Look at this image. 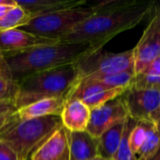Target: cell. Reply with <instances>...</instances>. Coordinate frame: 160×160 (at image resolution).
<instances>
[{
  "label": "cell",
  "instance_id": "cell-29",
  "mask_svg": "<svg viewBox=\"0 0 160 160\" xmlns=\"http://www.w3.org/2000/svg\"><path fill=\"white\" fill-rule=\"evenodd\" d=\"M0 70L9 72L8 68V65H7L6 60H5V57H4V55L2 54L1 52H0Z\"/></svg>",
  "mask_w": 160,
  "mask_h": 160
},
{
  "label": "cell",
  "instance_id": "cell-11",
  "mask_svg": "<svg viewBox=\"0 0 160 160\" xmlns=\"http://www.w3.org/2000/svg\"><path fill=\"white\" fill-rule=\"evenodd\" d=\"M59 42L57 39L40 37L21 28L0 33V52L4 57L26 52L28 50Z\"/></svg>",
  "mask_w": 160,
  "mask_h": 160
},
{
  "label": "cell",
  "instance_id": "cell-35",
  "mask_svg": "<svg viewBox=\"0 0 160 160\" xmlns=\"http://www.w3.org/2000/svg\"><path fill=\"white\" fill-rule=\"evenodd\" d=\"M1 71H3V70H1ZM6 72H7V71H6Z\"/></svg>",
  "mask_w": 160,
  "mask_h": 160
},
{
  "label": "cell",
  "instance_id": "cell-5",
  "mask_svg": "<svg viewBox=\"0 0 160 160\" xmlns=\"http://www.w3.org/2000/svg\"><path fill=\"white\" fill-rule=\"evenodd\" d=\"M97 12L94 6H80L33 18L21 29L32 34L59 39Z\"/></svg>",
  "mask_w": 160,
  "mask_h": 160
},
{
  "label": "cell",
  "instance_id": "cell-3",
  "mask_svg": "<svg viewBox=\"0 0 160 160\" xmlns=\"http://www.w3.org/2000/svg\"><path fill=\"white\" fill-rule=\"evenodd\" d=\"M79 80L80 74L76 63L29 75L18 82L19 90L15 98L16 106L19 109L50 98H63L66 100Z\"/></svg>",
  "mask_w": 160,
  "mask_h": 160
},
{
  "label": "cell",
  "instance_id": "cell-23",
  "mask_svg": "<svg viewBox=\"0 0 160 160\" xmlns=\"http://www.w3.org/2000/svg\"><path fill=\"white\" fill-rule=\"evenodd\" d=\"M18 82L13 81L10 73L0 70V100L14 99L18 94Z\"/></svg>",
  "mask_w": 160,
  "mask_h": 160
},
{
  "label": "cell",
  "instance_id": "cell-24",
  "mask_svg": "<svg viewBox=\"0 0 160 160\" xmlns=\"http://www.w3.org/2000/svg\"><path fill=\"white\" fill-rule=\"evenodd\" d=\"M131 86L137 89H149L160 91V76L143 73L136 75Z\"/></svg>",
  "mask_w": 160,
  "mask_h": 160
},
{
  "label": "cell",
  "instance_id": "cell-20",
  "mask_svg": "<svg viewBox=\"0 0 160 160\" xmlns=\"http://www.w3.org/2000/svg\"><path fill=\"white\" fill-rule=\"evenodd\" d=\"M138 121L128 117L125 123V128L123 132V136L118 147L116 154L114 155L112 160H138L137 157L133 154L129 144V137L132 129L136 126Z\"/></svg>",
  "mask_w": 160,
  "mask_h": 160
},
{
  "label": "cell",
  "instance_id": "cell-25",
  "mask_svg": "<svg viewBox=\"0 0 160 160\" xmlns=\"http://www.w3.org/2000/svg\"><path fill=\"white\" fill-rule=\"evenodd\" d=\"M18 108L14 99L0 100V129L6 125L8 119L13 116Z\"/></svg>",
  "mask_w": 160,
  "mask_h": 160
},
{
  "label": "cell",
  "instance_id": "cell-15",
  "mask_svg": "<svg viewBox=\"0 0 160 160\" xmlns=\"http://www.w3.org/2000/svg\"><path fill=\"white\" fill-rule=\"evenodd\" d=\"M65 106V98H50L38 100L19 108L15 115L21 120H29L45 116H60Z\"/></svg>",
  "mask_w": 160,
  "mask_h": 160
},
{
  "label": "cell",
  "instance_id": "cell-10",
  "mask_svg": "<svg viewBox=\"0 0 160 160\" xmlns=\"http://www.w3.org/2000/svg\"><path fill=\"white\" fill-rule=\"evenodd\" d=\"M128 117L136 121H145L160 107V91L137 89L130 86L123 95Z\"/></svg>",
  "mask_w": 160,
  "mask_h": 160
},
{
  "label": "cell",
  "instance_id": "cell-4",
  "mask_svg": "<svg viewBox=\"0 0 160 160\" xmlns=\"http://www.w3.org/2000/svg\"><path fill=\"white\" fill-rule=\"evenodd\" d=\"M62 127L60 116L21 120L14 114L0 129V140L15 151L19 160H29L34 152Z\"/></svg>",
  "mask_w": 160,
  "mask_h": 160
},
{
  "label": "cell",
  "instance_id": "cell-27",
  "mask_svg": "<svg viewBox=\"0 0 160 160\" xmlns=\"http://www.w3.org/2000/svg\"><path fill=\"white\" fill-rule=\"evenodd\" d=\"M142 73L143 74H150V75L160 76V55L144 69V71Z\"/></svg>",
  "mask_w": 160,
  "mask_h": 160
},
{
  "label": "cell",
  "instance_id": "cell-21",
  "mask_svg": "<svg viewBox=\"0 0 160 160\" xmlns=\"http://www.w3.org/2000/svg\"><path fill=\"white\" fill-rule=\"evenodd\" d=\"M160 146V130L158 129L154 124H152L146 140L142 148L136 155L138 160H145L153 156Z\"/></svg>",
  "mask_w": 160,
  "mask_h": 160
},
{
  "label": "cell",
  "instance_id": "cell-26",
  "mask_svg": "<svg viewBox=\"0 0 160 160\" xmlns=\"http://www.w3.org/2000/svg\"><path fill=\"white\" fill-rule=\"evenodd\" d=\"M0 160H19L15 151L2 140H0Z\"/></svg>",
  "mask_w": 160,
  "mask_h": 160
},
{
  "label": "cell",
  "instance_id": "cell-9",
  "mask_svg": "<svg viewBox=\"0 0 160 160\" xmlns=\"http://www.w3.org/2000/svg\"><path fill=\"white\" fill-rule=\"evenodd\" d=\"M128 89V88L111 89L93 80L82 78L74 85L66 100L71 98L80 99L90 110H93L122 96Z\"/></svg>",
  "mask_w": 160,
  "mask_h": 160
},
{
  "label": "cell",
  "instance_id": "cell-22",
  "mask_svg": "<svg viewBox=\"0 0 160 160\" xmlns=\"http://www.w3.org/2000/svg\"><path fill=\"white\" fill-rule=\"evenodd\" d=\"M152 124L153 123L148 120L138 121L136 126L132 129L129 137V144H130L131 151L135 156L138 154L142 144L144 143Z\"/></svg>",
  "mask_w": 160,
  "mask_h": 160
},
{
  "label": "cell",
  "instance_id": "cell-30",
  "mask_svg": "<svg viewBox=\"0 0 160 160\" xmlns=\"http://www.w3.org/2000/svg\"><path fill=\"white\" fill-rule=\"evenodd\" d=\"M15 7V6H14ZM11 6H0V21L5 17V15L8 13V11L11 8Z\"/></svg>",
  "mask_w": 160,
  "mask_h": 160
},
{
  "label": "cell",
  "instance_id": "cell-16",
  "mask_svg": "<svg viewBox=\"0 0 160 160\" xmlns=\"http://www.w3.org/2000/svg\"><path fill=\"white\" fill-rule=\"evenodd\" d=\"M17 5L25 9L33 18L57 10L83 6L85 0H15Z\"/></svg>",
  "mask_w": 160,
  "mask_h": 160
},
{
  "label": "cell",
  "instance_id": "cell-13",
  "mask_svg": "<svg viewBox=\"0 0 160 160\" xmlns=\"http://www.w3.org/2000/svg\"><path fill=\"white\" fill-rule=\"evenodd\" d=\"M91 110L80 99L71 98L65 101L60 115L63 127L70 132L86 131Z\"/></svg>",
  "mask_w": 160,
  "mask_h": 160
},
{
  "label": "cell",
  "instance_id": "cell-33",
  "mask_svg": "<svg viewBox=\"0 0 160 160\" xmlns=\"http://www.w3.org/2000/svg\"><path fill=\"white\" fill-rule=\"evenodd\" d=\"M145 160H160V146L153 156H151L149 158H147V159Z\"/></svg>",
  "mask_w": 160,
  "mask_h": 160
},
{
  "label": "cell",
  "instance_id": "cell-18",
  "mask_svg": "<svg viewBox=\"0 0 160 160\" xmlns=\"http://www.w3.org/2000/svg\"><path fill=\"white\" fill-rule=\"evenodd\" d=\"M135 70H126L117 73L104 74V75H90L84 78L93 80L101 85L114 89V88H129L135 79Z\"/></svg>",
  "mask_w": 160,
  "mask_h": 160
},
{
  "label": "cell",
  "instance_id": "cell-32",
  "mask_svg": "<svg viewBox=\"0 0 160 160\" xmlns=\"http://www.w3.org/2000/svg\"><path fill=\"white\" fill-rule=\"evenodd\" d=\"M153 12L154 14H157L160 17V1H155L153 7Z\"/></svg>",
  "mask_w": 160,
  "mask_h": 160
},
{
  "label": "cell",
  "instance_id": "cell-2",
  "mask_svg": "<svg viewBox=\"0 0 160 160\" xmlns=\"http://www.w3.org/2000/svg\"><path fill=\"white\" fill-rule=\"evenodd\" d=\"M98 44L62 43L39 46L26 52L5 57L13 81L50 68L74 64L91 52L102 49Z\"/></svg>",
  "mask_w": 160,
  "mask_h": 160
},
{
  "label": "cell",
  "instance_id": "cell-14",
  "mask_svg": "<svg viewBox=\"0 0 160 160\" xmlns=\"http://www.w3.org/2000/svg\"><path fill=\"white\" fill-rule=\"evenodd\" d=\"M69 160H91L98 157V140L86 131L68 130Z\"/></svg>",
  "mask_w": 160,
  "mask_h": 160
},
{
  "label": "cell",
  "instance_id": "cell-17",
  "mask_svg": "<svg viewBox=\"0 0 160 160\" xmlns=\"http://www.w3.org/2000/svg\"><path fill=\"white\" fill-rule=\"evenodd\" d=\"M127 120V119H126ZM126 120L121 121L106 130L98 140V157L112 160L116 154L125 128Z\"/></svg>",
  "mask_w": 160,
  "mask_h": 160
},
{
  "label": "cell",
  "instance_id": "cell-12",
  "mask_svg": "<svg viewBox=\"0 0 160 160\" xmlns=\"http://www.w3.org/2000/svg\"><path fill=\"white\" fill-rule=\"evenodd\" d=\"M29 160H69L68 130L62 127L31 156Z\"/></svg>",
  "mask_w": 160,
  "mask_h": 160
},
{
  "label": "cell",
  "instance_id": "cell-34",
  "mask_svg": "<svg viewBox=\"0 0 160 160\" xmlns=\"http://www.w3.org/2000/svg\"><path fill=\"white\" fill-rule=\"evenodd\" d=\"M91 160H110V159H105V158H100V157H98V158H93V159H91Z\"/></svg>",
  "mask_w": 160,
  "mask_h": 160
},
{
  "label": "cell",
  "instance_id": "cell-8",
  "mask_svg": "<svg viewBox=\"0 0 160 160\" xmlns=\"http://www.w3.org/2000/svg\"><path fill=\"white\" fill-rule=\"evenodd\" d=\"M128 113L122 96L91 110L89 123L86 128L94 138L98 139L106 130L115 124L126 120Z\"/></svg>",
  "mask_w": 160,
  "mask_h": 160
},
{
  "label": "cell",
  "instance_id": "cell-19",
  "mask_svg": "<svg viewBox=\"0 0 160 160\" xmlns=\"http://www.w3.org/2000/svg\"><path fill=\"white\" fill-rule=\"evenodd\" d=\"M31 20L32 17L30 14L20 6L16 5L15 7H12L0 21V33L16 28H22Z\"/></svg>",
  "mask_w": 160,
  "mask_h": 160
},
{
  "label": "cell",
  "instance_id": "cell-28",
  "mask_svg": "<svg viewBox=\"0 0 160 160\" xmlns=\"http://www.w3.org/2000/svg\"><path fill=\"white\" fill-rule=\"evenodd\" d=\"M149 121H151L155 125V127L160 130V107L150 115Z\"/></svg>",
  "mask_w": 160,
  "mask_h": 160
},
{
  "label": "cell",
  "instance_id": "cell-31",
  "mask_svg": "<svg viewBox=\"0 0 160 160\" xmlns=\"http://www.w3.org/2000/svg\"><path fill=\"white\" fill-rule=\"evenodd\" d=\"M17 3L15 0H0V6H16Z\"/></svg>",
  "mask_w": 160,
  "mask_h": 160
},
{
  "label": "cell",
  "instance_id": "cell-1",
  "mask_svg": "<svg viewBox=\"0 0 160 160\" xmlns=\"http://www.w3.org/2000/svg\"><path fill=\"white\" fill-rule=\"evenodd\" d=\"M155 1H139L128 8L98 11L59 38L62 43L104 46L116 35L134 28L153 12Z\"/></svg>",
  "mask_w": 160,
  "mask_h": 160
},
{
  "label": "cell",
  "instance_id": "cell-6",
  "mask_svg": "<svg viewBox=\"0 0 160 160\" xmlns=\"http://www.w3.org/2000/svg\"><path fill=\"white\" fill-rule=\"evenodd\" d=\"M80 79L90 75H104L134 69L133 50L110 52L102 49L94 51L76 62Z\"/></svg>",
  "mask_w": 160,
  "mask_h": 160
},
{
  "label": "cell",
  "instance_id": "cell-7",
  "mask_svg": "<svg viewBox=\"0 0 160 160\" xmlns=\"http://www.w3.org/2000/svg\"><path fill=\"white\" fill-rule=\"evenodd\" d=\"M133 50L134 70L139 75L160 55V17L154 14Z\"/></svg>",
  "mask_w": 160,
  "mask_h": 160
}]
</instances>
